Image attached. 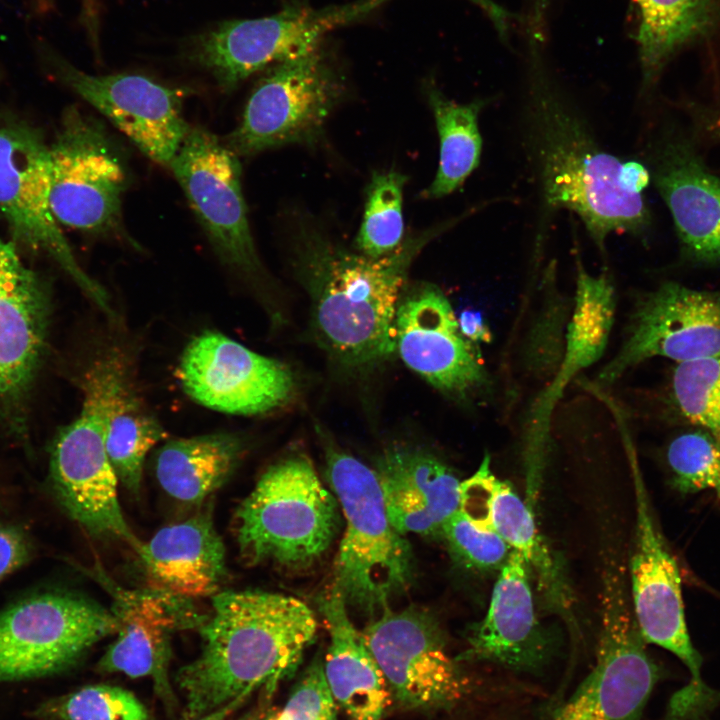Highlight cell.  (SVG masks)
<instances>
[{"label": "cell", "instance_id": "obj_16", "mask_svg": "<svg viewBox=\"0 0 720 720\" xmlns=\"http://www.w3.org/2000/svg\"><path fill=\"white\" fill-rule=\"evenodd\" d=\"M50 473L66 513L90 535L128 544L139 554L143 543L133 533L118 499V477L105 445L100 411L83 397L78 417L54 441Z\"/></svg>", "mask_w": 720, "mask_h": 720}, {"label": "cell", "instance_id": "obj_10", "mask_svg": "<svg viewBox=\"0 0 720 720\" xmlns=\"http://www.w3.org/2000/svg\"><path fill=\"white\" fill-rule=\"evenodd\" d=\"M112 611L78 595L48 592L0 612V682L50 676L116 633Z\"/></svg>", "mask_w": 720, "mask_h": 720}, {"label": "cell", "instance_id": "obj_30", "mask_svg": "<svg viewBox=\"0 0 720 720\" xmlns=\"http://www.w3.org/2000/svg\"><path fill=\"white\" fill-rule=\"evenodd\" d=\"M636 7L640 91H653L680 51L720 33V0H631Z\"/></svg>", "mask_w": 720, "mask_h": 720}, {"label": "cell", "instance_id": "obj_1", "mask_svg": "<svg viewBox=\"0 0 720 720\" xmlns=\"http://www.w3.org/2000/svg\"><path fill=\"white\" fill-rule=\"evenodd\" d=\"M533 32L519 122L521 149L538 204L535 261L563 210L580 219L603 254L611 234L645 237L652 224L642 194L651 182L648 168L639 160L623 161L600 143L580 105L550 71L537 25Z\"/></svg>", "mask_w": 720, "mask_h": 720}, {"label": "cell", "instance_id": "obj_42", "mask_svg": "<svg viewBox=\"0 0 720 720\" xmlns=\"http://www.w3.org/2000/svg\"><path fill=\"white\" fill-rule=\"evenodd\" d=\"M267 720H279V713L270 716Z\"/></svg>", "mask_w": 720, "mask_h": 720}, {"label": "cell", "instance_id": "obj_2", "mask_svg": "<svg viewBox=\"0 0 720 720\" xmlns=\"http://www.w3.org/2000/svg\"><path fill=\"white\" fill-rule=\"evenodd\" d=\"M476 210L411 235L380 258L345 250L312 224L300 223L294 264L311 298L320 344L352 368L389 359L396 352L395 318L410 264L432 239Z\"/></svg>", "mask_w": 720, "mask_h": 720}, {"label": "cell", "instance_id": "obj_39", "mask_svg": "<svg viewBox=\"0 0 720 720\" xmlns=\"http://www.w3.org/2000/svg\"><path fill=\"white\" fill-rule=\"evenodd\" d=\"M31 546L24 532L0 524V581L22 567L30 558Z\"/></svg>", "mask_w": 720, "mask_h": 720}, {"label": "cell", "instance_id": "obj_19", "mask_svg": "<svg viewBox=\"0 0 720 720\" xmlns=\"http://www.w3.org/2000/svg\"><path fill=\"white\" fill-rule=\"evenodd\" d=\"M59 78L105 116L149 159L170 166L190 126L183 93L137 74L92 75L45 48Z\"/></svg>", "mask_w": 720, "mask_h": 720}, {"label": "cell", "instance_id": "obj_7", "mask_svg": "<svg viewBox=\"0 0 720 720\" xmlns=\"http://www.w3.org/2000/svg\"><path fill=\"white\" fill-rule=\"evenodd\" d=\"M628 592L617 565H608L595 665L549 720L640 719L660 671L646 649Z\"/></svg>", "mask_w": 720, "mask_h": 720}, {"label": "cell", "instance_id": "obj_31", "mask_svg": "<svg viewBox=\"0 0 720 720\" xmlns=\"http://www.w3.org/2000/svg\"><path fill=\"white\" fill-rule=\"evenodd\" d=\"M245 451L234 433L216 432L166 441L156 455L162 489L186 504H200L232 475Z\"/></svg>", "mask_w": 720, "mask_h": 720}, {"label": "cell", "instance_id": "obj_9", "mask_svg": "<svg viewBox=\"0 0 720 720\" xmlns=\"http://www.w3.org/2000/svg\"><path fill=\"white\" fill-rule=\"evenodd\" d=\"M344 84L322 44L269 67L225 144L238 156L318 140Z\"/></svg>", "mask_w": 720, "mask_h": 720}, {"label": "cell", "instance_id": "obj_27", "mask_svg": "<svg viewBox=\"0 0 720 720\" xmlns=\"http://www.w3.org/2000/svg\"><path fill=\"white\" fill-rule=\"evenodd\" d=\"M138 555L150 588L181 598L212 597L226 576L225 546L208 510L161 528Z\"/></svg>", "mask_w": 720, "mask_h": 720}, {"label": "cell", "instance_id": "obj_12", "mask_svg": "<svg viewBox=\"0 0 720 720\" xmlns=\"http://www.w3.org/2000/svg\"><path fill=\"white\" fill-rule=\"evenodd\" d=\"M236 155L215 134L190 127L169 168L219 260L243 276L262 272Z\"/></svg>", "mask_w": 720, "mask_h": 720}, {"label": "cell", "instance_id": "obj_23", "mask_svg": "<svg viewBox=\"0 0 720 720\" xmlns=\"http://www.w3.org/2000/svg\"><path fill=\"white\" fill-rule=\"evenodd\" d=\"M128 368L119 350L108 351L86 373L83 392L101 413L106 451L119 482L138 495L145 458L165 431L137 394Z\"/></svg>", "mask_w": 720, "mask_h": 720}, {"label": "cell", "instance_id": "obj_35", "mask_svg": "<svg viewBox=\"0 0 720 720\" xmlns=\"http://www.w3.org/2000/svg\"><path fill=\"white\" fill-rule=\"evenodd\" d=\"M38 720H150L148 711L130 691L106 684L89 685L36 706Z\"/></svg>", "mask_w": 720, "mask_h": 720}, {"label": "cell", "instance_id": "obj_22", "mask_svg": "<svg viewBox=\"0 0 720 720\" xmlns=\"http://www.w3.org/2000/svg\"><path fill=\"white\" fill-rule=\"evenodd\" d=\"M528 504L492 473L488 456L460 484L459 510L475 526L496 533L512 551L520 554L536 576L545 598L559 609H567L571 602L568 584Z\"/></svg>", "mask_w": 720, "mask_h": 720}, {"label": "cell", "instance_id": "obj_4", "mask_svg": "<svg viewBox=\"0 0 720 720\" xmlns=\"http://www.w3.org/2000/svg\"><path fill=\"white\" fill-rule=\"evenodd\" d=\"M324 448L326 473L346 522L332 588L347 606L380 614L410 582L409 543L389 521L375 470L328 440Z\"/></svg>", "mask_w": 720, "mask_h": 720}, {"label": "cell", "instance_id": "obj_29", "mask_svg": "<svg viewBox=\"0 0 720 720\" xmlns=\"http://www.w3.org/2000/svg\"><path fill=\"white\" fill-rule=\"evenodd\" d=\"M319 608L329 632L322 665L333 698L350 720H380L393 697L362 632L335 589L320 597Z\"/></svg>", "mask_w": 720, "mask_h": 720}, {"label": "cell", "instance_id": "obj_5", "mask_svg": "<svg viewBox=\"0 0 720 720\" xmlns=\"http://www.w3.org/2000/svg\"><path fill=\"white\" fill-rule=\"evenodd\" d=\"M339 507L306 456H287L266 469L236 511L241 555L251 564L310 565L333 542Z\"/></svg>", "mask_w": 720, "mask_h": 720}, {"label": "cell", "instance_id": "obj_38", "mask_svg": "<svg viewBox=\"0 0 720 720\" xmlns=\"http://www.w3.org/2000/svg\"><path fill=\"white\" fill-rule=\"evenodd\" d=\"M279 720H337V703L327 684L321 661L306 669L279 712Z\"/></svg>", "mask_w": 720, "mask_h": 720}, {"label": "cell", "instance_id": "obj_20", "mask_svg": "<svg viewBox=\"0 0 720 720\" xmlns=\"http://www.w3.org/2000/svg\"><path fill=\"white\" fill-rule=\"evenodd\" d=\"M644 164L672 216L682 257L720 264V177L688 137L662 128L644 150Z\"/></svg>", "mask_w": 720, "mask_h": 720}, {"label": "cell", "instance_id": "obj_6", "mask_svg": "<svg viewBox=\"0 0 720 720\" xmlns=\"http://www.w3.org/2000/svg\"><path fill=\"white\" fill-rule=\"evenodd\" d=\"M630 464L635 496L634 539L629 561L632 612L645 642L672 653L691 676L688 685L671 697L667 718L694 720L720 702V693L707 686L702 678V657L692 644L685 619L677 560L653 518L633 454Z\"/></svg>", "mask_w": 720, "mask_h": 720}, {"label": "cell", "instance_id": "obj_13", "mask_svg": "<svg viewBox=\"0 0 720 720\" xmlns=\"http://www.w3.org/2000/svg\"><path fill=\"white\" fill-rule=\"evenodd\" d=\"M50 149L31 129L0 125V213L17 241L50 255L109 318L116 313L105 288L76 261L50 204Z\"/></svg>", "mask_w": 720, "mask_h": 720}, {"label": "cell", "instance_id": "obj_28", "mask_svg": "<svg viewBox=\"0 0 720 720\" xmlns=\"http://www.w3.org/2000/svg\"><path fill=\"white\" fill-rule=\"evenodd\" d=\"M47 306L34 273L0 240V400L28 385L43 349Z\"/></svg>", "mask_w": 720, "mask_h": 720}, {"label": "cell", "instance_id": "obj_32", "mask_svg": "<svg viewBox=\"0 0 720 720\" xmlns=\"http://www.w3.org/2000/svg\"><path fill=\"white\" fill-rule=\"evenodd\" d=\"M425 88L436 123L440 151L435 178L424 196L437 199L460 188L479 166L483 146L479 115L491 99L477 98L460 104L447 98L431 81Z\"/></svg>", "mask_w": 720, "mask_h": 720}, {"label": "cell", "instance_id": "obj_41", "mask_svg": "<svg viewBox=\"0 0 720 720\" xmlns=\"http://www.w3.org/2000/svg\"><path fill=\"white\" fill-rule=\"evenodd\" d=\"M241 704V702L230 703L212 713L202 716L196 720H226L229 714Z\"/></svg>", "mask_w": 720, "mask_h": 720}, {"label": "cell", "instance_id": "obj_21", "mask_svg": "<svg viewBox=\"0 0 720 720\" xmlns=\"http://www.w3.org/2000/svg\"><path fill=\"white\" fill-rule=\"evenodd\" d=\"M111 609L117 619L116 639L98 662L102 672H121L132 678L151 677L163 700L173 699L168 679L170 637L180 627L197 624L178 596L118 590Z\"/></svg>", "mask_w": 720, "mask_h": 720}, {"label": "cell", "instance_id": "obj_37", "mask_svg": "<svg viewBox=\"0 0 720 720\" xmlns=\"http://www.w3.org/2000/svg\"><path fill=\"white\" fill-rule=\"evenodd\" d=\"M440 533L456 558L473 569H500L512 551L496 533L478 528L459 509Z\"/></svg>", "mask_w": 720, "mask_h": 720}, {"label": "cell", "instance_id": "obj_34", "mask_svg": "<svg viewBox=\"0 0 720 720\" xmlns=\"http://www.w3.org/2000/svg\"><path fill=\"white\" fill-rule=\"evenodd\" d=\"M406 175L390 170L375 172L367 190V201L355 244L361 254L380 258L403 242V188Z\"/></svg>", "mask_w": 720, "mask_h": 720}, {"label": "cell", "instance_id": "obj_36", "mask_svg": "<svg viewBox=\"0 0 720 720\" xmlns=\"http://www.w3.org/2000/svg\"><path fill=\"white\" fill-rule=\"evenodd\" d=\"M671 486L682 495L711 491L720 500V444L692 427L675 435L665 453Z\"/></svg>", "mask_w": 720, "mask_h": 720}, {"label": "cell", "instance_id": "obj_3", "mask_svg": "<svg viewBox=\"0 0 720 720\" xmlns=\"http://www.w3.org/2000/svg\"><path fill=\"white\" fill-rule=\"evenodd\" d=\"M211 598L200 655L176 677L186 720L242 703L262 685L273 690L296 670L317 630L314 612L292 596L247 590Z\"/></svg>", "mask_w": 720, "mask_h": 720}, {"label": "cell", "instance_id": "obj_17", "mask_svg": "<svg viewBox=\"0 0 720 720\" xmlns=\"http://www.w3.org/2000/svg\"><path fill=\"white\" fill-rule=\"evenodd\" d=\"M362 634L392 697L403 706L449 708L468 693L469 680L446 653L435 623L421 611L387 608Z\"/></svg>", "mask_w": 720, "mask_h": 720}, {"label": "cell", "instance_id": "obj_26", "mask_svg": "<svg viewBox=\"0 0 720 720\" xmlns=\"http://www.w3.org/2000/svg\"><path fill=\"white\" fill-rule=\"evenodd\" d=\"M375 472L389 521L402 535L440 532L459 509L461 482L444 463L422 449H387Z\"/></svg>", "mask_w": 720, "mask_h": 720}, {"label": "cell", "instance_id": "obj_8", "mask_svg": "<svg viewBox=\"0 0 720 720\" xmlns=\"http://www.w3.org/2000/svg\"><path fill=\"white\" fill-rule=\"evenodd\" d=\"M390 1L354 0L323 8L294 3L270 16L225 22L195 41L192 57L224 90H232L255 72L320 46L327 33Z\"/></svg>", "mask_w": 720, "mask_h": 720}, {"label": "cell", "instance_id": "obj_18", "mask_svg": "<svg viewBox=\"0 0 720 720\" xmlns=\"http://www.w3.org/2000/svg\"><path fill=\"white\" fill-rule=\"evenodd\" d=\"M395 339L406 366L441 392L463 401L490 392L481 353L461 333L440 288L421 284L405 293L396 312Z\"/></svg>", "mask_w": 720, "mask_h": 720}, {"label": "cell", "instance_id": "obj_15", "mask_svg": "<svg viewBox=\"0 0 720 720\" xmlns=\"http://www.w3.org/2000/svg\"><path fill=\"white\" fill-rule=\"evenodd\" d=\"M177 375L192 400L230 415L265 414L286 405L296 392L294 374L284 363L212 330L188 343Z\"/></svg>", "mask_w": 720, "mask_h": 720}, {"label": "cell", "instance_id": "obj_24", "mask_svg": "<svg viewBox=\"0 0 720 720\" xmlns=\"http://www.w3.org/2000/svg\"><path fill=\"white\" fill-rule=\"evenodd\" d=\"M530 570L523 557L511 551L499 569L484 618L468 637L460 659L485 660L513 669L540 664L547 640L535 613Z\"/></svg>", "mask_w": 720, "mask_h": 720}, {"label": "cell", "instance_id": "obj_14", "mask_svg": "<svg viewBox=\"0 0 720 720\" xmlns=\"http://www.w3.org/2000/svg\"><path fill=\"white\" fill-rule=\"evenodd\" d=\"M720 356V290L663 282L634 305L623 342L598 374L609 386L654 357L676 363Z\"/></svg>", "mask_w": 720, "mask_h": 720}, {"label": "cell", "instance_id": "obj_33", "mask_svg": "<svg viewBox=\"0 0 720 720\" xmlns=\"http://www.w3.org/2000/svg\"><path fill=\"white\" fill-rule=\"evenodd\" d=\"M668 396L681 418L720 444V356L676 363Z\"/></svg>", "mask_w": 720, "mask_h": 720}, {"label": "cell", "instance_id": "obj_25", "mask_svg": "<svg viewBox=\"0 0 720 720\" xmlns=\"http://www.w3.org/2000/svg\"><path fill=\"white\" fill-rule=\"evenodd\" d=\"M576 258V295L568 322L565 350L549 386L536 397L527 427V461L539 465L545 451L552 408L574 374L590 366L603 354L615 313V292L607 272L589 274L578 250Z\"/></svg>", "mask_w": 720, "mask_h": 720}, {"label": "cell", "instance_id": "obj_11", "mask_svg": "<svg viewBox=\"0 0 720 720\" xmlns=\"http://www.w3.org/2000/svg\"><path fill=\"white\" fill-rule=\"evenodd\" d=\"M49 149L50 204L56 220L97 236L121 232L127 175L102 125L72 109Z\"/></svg>", "mask_w": 720, "mask_h": 720}, {"label": "cell", "instance_id": "obj_40", "mask_svg": "<svg viewBox=\"0 0 720 720\" xmlns=\"http://www.w3.org/2000/svg\"><path fill=\"white\" fill-rule=\"evenodd\" d=\"M457 320L461 333L469 341L475 344L491 342L492 334L481 312L465 309Z\"/></svg>", "mask_w": 720, "mask_h": 720}]
</instances>
